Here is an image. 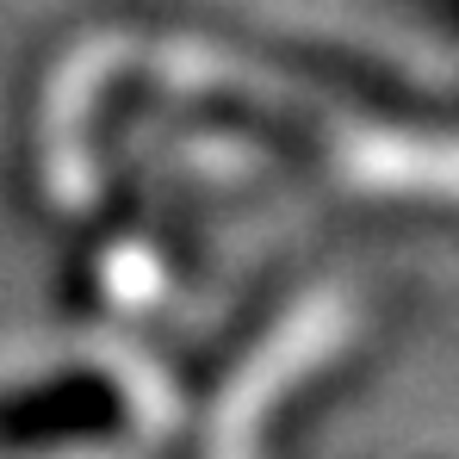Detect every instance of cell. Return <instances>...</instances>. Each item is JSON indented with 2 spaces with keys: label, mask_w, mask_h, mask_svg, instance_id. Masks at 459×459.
Wrapping results in <instances>:
<instances>
[{
  "label": "cell",
  "mask_w": 459,
  "mask_h": 459,
  "mask_svg": "<svg viewBox=\"0 0 459 459\" xmlns=\"http://www.w3.org/2000/svg\"><path fill=\"white\" fill-rule=\"evenodd\" d=\"M410 6H416L441 38H454V44H459V0H410Z\"/></svg>",
  "instance_id": "1"
}]
</instances>
